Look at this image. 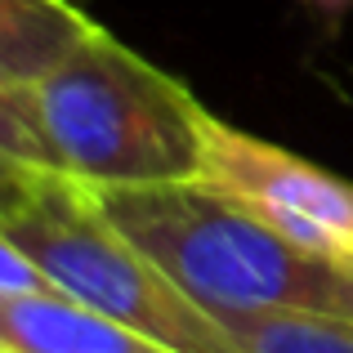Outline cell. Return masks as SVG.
<instances>
[{"instance_id":"cell-3","label":"cell","mask_w":353,"mask_h":353,"mask_svg":"<svg viewBox=\"0 0 353 353\" xmlns=\"http://www.w3.org/2000/svg\"><path fill=\"white\" fill-rule=\"evenodd\" d=\"M0 228L32 255L54 291L170 345L174 353H237L219 318L192 304L148 250L108 219L94 188L63 170H27L0 201Z\"/></svg>"},{"instance_id":"cell-11","label":"cell","mask_w":353,"mask_h":353,"mask_svg":"<svg viewBox=\"0 0 353 353\" xmlns=\"http://www.w3.org/2000/svg\"><path fill=\"white\" fill-rule=\"evenodd\" d=\"M309 5L327 9V14H340V9H345V5H353V0H309Z\"/></svg>"},{"instance_id":"cell-6","label":"cell","mask_w":353,"mask_h":353,"mask_svg":"<svg viewBox=\"0 0 353 353\" xmlns=\"http://www.w3.org/2000/svg\"><path fill=\"white\" fill-rule=\"evenodd\" d=\"M94 27L77 0H0V81L9 90L45 81Z\"/></svg>"},{"instance_id":"cell-1","label":"cell","mask_w":353,"mask_h":353,"mask_svg":"<svg viewBox=\"0 0 353 353\" xmlns=\"http://www.w3.org/2000/svg\"><path fill=\"white\" fill-rule=\"evenodd\" d=\"M108 219L210 318L327 313L353 322V259L295 246L201 179L94 188Z\"/></svg>"},{"instance_id":"cell-12","label":"cell","mask_w":353,"mask_h":353,"mask_svg":"<svg viewBox=\"0 0 353 353\" xmlns=\"http://www.w3.org/2000/svg\"><path fill=\"white\" fill-rule=\"evenodd\" d=\"M77 5H90V0H77Z\"/></svg>"},{"instance_id":"cell-4","label":"cell","mask_w":353,"mask_h":353,"mask_svg":"<svg viewBox=\"0 0 353 353\" xmlns=\"http://www.w3.org/2000/svg\"><path fill=\"white\" fill-rule=\"evenodd\" d=\"M206 188L241 201L250 215L313 255L353 259V183L304 161L291 148L210 117L201 174Z\"/></svg>"},{"instance_id":"cell-10","label":"cell","mask_w":353,"mask_h":353,"mask_svg":"<svg viewBox=\"0 0 353 353\" xmlns=\"http://www.w3.org/2000/svg\"><path fill=\"white\" fill-rule=\"evenodd\" d=\"M23 179H27V165H18V161H9V157H0V201H5Z\"/></svg>"},{"instance_id":"cell-9","label":"cell","mask_w":353,"mask_h":353,"mask_svg":"<svg viewBox=\"0 0 353 353\" xmlns=\"http://www.w3.org/2000/svg\"><path fill=\"white\" fill-rule=\"evenodd\" d=\"M36 291H54V282L32 264V255H27V250L0 228V300L36 295Z\"/></svg>"},{"instance_id":"cell-7","label":"cell","mask_w":353,"mask_h":353,"mask_svg":"<svg viewBox=\"0 0 353 353\" xmlns=\"http://www.w3.org/2000/svg\"><path fill=\"white\" fill-rule=\"evenodd\" d=\"M224 327L237 353H353V322L327 313H250Z\"/></svg>"},{"instance_id":"cell-2","label":"cell","mask_w":353,"mask_h":353,"mask_svg":"<svg viewBox=\"0 0 353 353\" xmlns=\"http://www.w3.org/2000/svg\"><path fill=\"white\" fill-rule=\"evenodd\" d=\"M54 170L85 188L179 183L201 174L215 112L183 81L94 27L45 81L18 90Z\"/></svg>"},{"instance_id":"cell-5","label":"cell","mask_w":353,"mask_h":353,"mask_svg":"<svg viewBox=\"0 0 353 353\" xmlns=\"http://www.w3.org/2000/svg\"><path fill=\"white\" fill-rule=\"evenodd\" d=\"M0 353H174L63 291L0 300Z\"/></svg>"},{"instance_id":"cell-8","label":"cell","mask_w":353,"mask_h":353,"mask_svg":"<svg viewBox=\"0 0 353 353\" xmlns=\"http://www.w3.org/2000/svg\"><path fill=\"white\" fill-rule=\"evenodd\" d=\"M0 157L27 165V170H54V157L45 148V139L36 134L32 117L23 108V94L9 90L5 81H0Z\"/></svg>"}]
</instances>
